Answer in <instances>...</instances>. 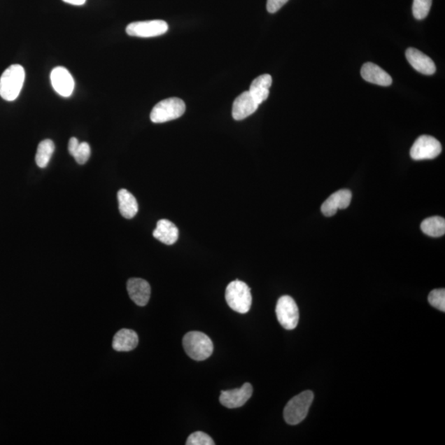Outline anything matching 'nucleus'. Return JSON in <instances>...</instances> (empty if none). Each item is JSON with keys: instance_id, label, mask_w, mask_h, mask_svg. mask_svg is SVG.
Returning <instances> with one entry per match:
<instances>
[{"instance_id": "1", "label": "nucleus", "mask_w": 445, "mask_h": 445, "mask_svg": "<svg viewBox=\"0 0 445 445\" xmlns=\"http://www.w3.org/2000/svg\"><path fill=\"white\" fill-rule=\"evenodd\" d=\"M24 80V69L20 64H13L0 78V96L8 101L16 100L20 94Z\"/></svg>"}, {"instance_id": "2", "label": "nucleus", "mask_w": 445, "mask_h": 445, "mask_svg": "<svg viewBox=\"0 0 445 445\" xmlns=\"http://www.w3.org/2000/svg\"><path fill=\"white\" fill-rule=\"evenodd\" d=\"M183 345L185 353L197 361L208 359L214 351L211 338L201 332H190L185 334Z\"/></svg>"}, {"instance_id": "3", "label": "nucleus", "mask_w": 445, "mask_h": 445, "mask_svg": "<svg viewBox=\"0 0 445 445\" xmlns=\"http://www.w3.org/2000/svg\"><path fill=\"white\" fill-rule=\"evenodd\" d=\"M227 304L234 311L247 313L252 305L251 290L243 281L236 280L229 283L225 291Z\"/></svg>"}, {"instance_id": "4", "label": "nucleus", "mask_w": 445, "mask_h": 445, "mask_svg": "<svg viewBox=\"0 0 445 445\" xmlns=\"http://www.w3.org/2000/svg\"><path fill=\"white\" fill-rule=\"evenodd\" d=\"M313 398L314 394L312 391H304L292 398L287 403L284 410V418L286 423L295 425L302 423L308 416Z\"/></svg>"}, {"instance_id": "5", "label": "nucleus", "mask_w": 445, "mask_h": 445, "mask_svg": "<svg viewBox=\"0 0 445 445\" xmlns=\"http://www.w3.org/2000/svg\"><path fill=\"white\" fill-rule=\"evenodd\" d=\"M185 105L182 99L178 97L160 101L150 113V119L154 123H164L178 119L185 113Z\"/></svg>"}, {"instance_id": "6", "label": "nucleus", "mask_w": 445, "mask_h": 445, "mask_svg": "<svg viewBox=\"0 0 445 445\" xmlns=\"http://www.w3.org/2000/svg\"><path fill=\"white\" fill-rule=\"evenodd\" d=\"M276 313L278 321L286 330H294L299 320V308L292 297L284 295L277 301Z\"/></svg>"}, {"instance_id": "7", "label": "nucleus", "mask_w": 445, "mask_h": 445, "mask_svg": "<svg viewBox=\"0 0 445 445\" xmlns=\"http://www.w3.org/2000/svg\"><path fill=\"white\" fill-rule=\"evenodd\" d=\"M442 151V143L437 139L430 136H421L414 143L410 155L412 160H433Z\"/></svg>"}, {"instance_id": "8", "label": "nucleus", "mask_w": 445, "mask_h": 445, "mask_svg": "<svg viewBox=\"0 0 445 445\" xmlns=\"http://www.w3.org/2000/svg\"><path fill=\"white\" fill-rule=\"evenodd\" d=\"M169 30V25L163 20L134 22L127 27L129 36L137 37H154L164 35Z\"/></svg>"}, {"instance_id": "9", "label": "nucleus", "mask_w": 445, "mask_h": 445, "mask_svg": "<svg viewBox=\"0 0 445 445\" xmlns=\"http://www.w3.org/2000/svg\"><path fill=\"white\" fill-rule=\"evenodd\" d=\"M253 386L246 383L242 387L233 390L222 391L220 397L221 404L230 409L243 407L253 395Z\"/></svg>"}, {"instance_id": "10", "label": "nucleus", "mask_w": 445, "mask_h": 445, "mask_svg": "<svg viewBox=\"0 0 445 445\" xmlns=\"http://www.w3.org/2000/svg\"><path fill=\"white\" fill-rule=\"evenodd\" d=\"M50 81L55 92L64 97H71L74 90V80L71 73L64 67L53 69L50 73Z\"/></svg>"}, {"instance_id": "11", "label": "nucleus", "mask_w": 445, "mask_h": 445, "mask_svg": "<svg viewBox=\"0 0 445 445\" xmlns=\"http://www.w3.org/2000/svg\"><path fill=\"white\" fill-rule=\"evenodd\" d=\"M352 194L349 190L342 189L331 195L323 202L321 211L324 216L331 217L336 214L339 209H346L350 206Z\"/></svg>"}, {"instance_id": "12", "label": "nucleus", "mask_w": 445, "mask_h": 445, "mask_svg": "<svg viewBox=\"0 0 445 445\" xmlns=\"http://www.w3.org/2000/svg\"><path fill=\"white\" fill-rule=\"evenodd\" d=\"M127 291L134 304L146 306L150 299L151 288L148 282L141 278H132L127 282Z\"/></svg>"}, {"instance_id": "13", "label": "nucleus", "mask_w": 445, "mask_h": 445, "mask_svg": "<svg viewBox=\"0 0 445 445\" xmlns=\"http://www.w3.org/2000/svg\"><path fill=\"white\" fill-rule=\"evenodd\" d=\"M406 57L408 62L414 67L416 71L425 74V76H432L437 71V67L432 59L428 55L420 52L416 48L407 50Z\"/></svg>"}, {"instance_id": "14", "label": "nucleus", "mask_w": 445, "mask_h": 445, "mask_svg": "<svg viewBox=\"0 0 445 445\" xmlns=\"http://www.w3.org/2000/svg\"><path fill=\"white\" fill-rule=\"evenodd\" d=\"M259 104L254 100L249 91L243 92L235 99L232 115L236 120H242L256 111Z\"/></svg>"}, {"instance_id": "15", "label": "nucleus", "mask_w": 445, "mask_h": 445, "mask_svg": "<svg viewBox=\"0 0 445 445\" xmlns=\"http://www.w3.org/2000/svg\"><path fill=\"white\" fill-rule=\"evenodd\" d=\"M360 73L361 76L365 81L374 83V85L384 87L392 85V77L386 71H383L382 68L374 63H365L361 68Z\"/></svg>"}, {"instance_id": "16", "label": "nucleus", "mask_w": 445, "mask_h": 445, "mask_svg": "<svg viewBox=\"0 0 445 445\" xmlns=\"http://www.w3.org/2000/svg\"><path fill=\"white\" fill-rule=\"evenodd\" d=\"M154 237L167 245H173L178 239L179 232L177 226L168 220H160L157 222L156 229L153 233Z\"/></svg>"}, {"instance_id": "17", "label": "nucleus", "mask_w": 445, "mask_h": 445, "mask_svg": "<svg viewBox=\"0 0 445 445\" xmlns=\"http://www.w3.org/2000/svg\"><path fill=\"white\" fill-rule=\"evenodd\" d=\"M139 343L137 333L131 329H122L113 338V347L117 351H131L136 349Z\"/></svg>"}, {"instance_id": "18", "label": "nucleus", "mask_w": 445, "mask_h": 445, "mask_svg": "<svg viewBox=\"0 0 445 445\" xmlns=\"http://www.w3.org/2000/svg\"><path fill=\"white\" fill-rule=\"evenodd\" d=\"M271 85L272 78L270 74H262L253 81L249 92L259 105L268 99Z\"/></svg>"}, {"instance_id": "19", "label": "nucleus", "mask_w": 445, "mask_h": 445, "mask_svg": "<svg viewBox=\"0 0 445 445\" xmlns=\"http://www.w3.org/2000/svg\"><path fill=\"white\" fill-rule=\"evenodd\" d=\"M119 211L126 219H132L136 216L139 206L136 197L126 189H120L118 194Z\"/></svg>"}, {"instance_id": "20", "label": "nucleus", "mask_w": 445, "mask_h": 445, "mask_svg": "<svg viewBox=\"0 0 445 445\" xmlns=\"http://www.w3.org/2000/svg\"><path fill=\"white\" fill-rule=\"evenodd\" d=\"M421 229L430 237H442L445 234V220L439 216L428 218L421 222Z\"/></svg>"}, {"instance_id": "21", "label": "nucleus", "mask_w": 445, "mask_h": 445, "mask_svg": "<svg viewBox=\"0 0 445 445\" xmlns=\"http://www.w3.org/2000/svg\"><path fill=\"white\" fill-rule=\"evenodd\" d=\"M55 143L52 140H45L39 143L36 155V163L41 169L46 168L54 154Z\"/></svg>"}, {"instance_id": "22", "label": "nucleus", "mask_w": 445, "mask_h": 445, "mask_svg": "<svg viewBox=\"0 0 445 445\" xmlns=\"http://www.w3.org/2000/svg\"><path fill=\"white\" fill-rule=\"evenodd\" d=\"M432 0H414L412 13L417 20H423L429 15Z\"/></svg>"}, {"instance_id": "23", "label": "nucleus", "mask_w": 445, "mask_h": 445, "mask_svg": "<svg viewBox=\"0 0 445 445\" xmlns=\"http://www.w3.org/2000/svg\"><path fill=\"white\" fill-rule=\"evenodd\" d=\"M428 301L434 308L445 312V290L437 289L430 292Z\"/></svg>"}, {"instance_id": "24", "label": "nucleus", "mask_w": 445, "mask_h": 445, "mask_svg": "<svg viewBox=\"0 0 445 445\" xmlns=\"http://www.w3.org/2000/svg\"><path fill=\"white\" fill-rule=\"evenodd\" d=\"M187 445H214V440L206 433L202 432V431H197L190 435L188 437L187 442H185Z\"/></svg>"}, {"instance_id": "25", "label": "nucleus", "mask_w": 445, "mask_h": 445, "mask_svg": "<svg viewBox=\"0 0 445 445\" xmlns=\"http://www.w3.org/2000/svg\"><path fill=\"white\" fill-rule=\"evenodd\" d=\"M91 155V148L89 143L86 142L80 143L73 157L76 160L78 164L83 165L87 163L90 160Z\"/></svg>"}, {"instance_id": "26", "label": "nucleus", "mask_w": 445, "mask_h": 445, "mask_svg": "<svg viewBox=\"0 0 445 445\" xmlns=\"http://www.w3.org/2000/svg\"><path fill=\"white\" fill-rule=\"evenodd\" d=\"M289 0H267V9L269 13H275L288 2Z\"/></svg>"}, {"instance_id": "27", "label": "nucleus", "mask_w": 445, "mask_h": 445, "mask_svg": "<svg viewBox=\"0 0 445 445\" xmlns=\"http://www.w3.org/2000/svg\"><path fill=\"white\" fill-rule=\"evenodd\" d=\"M78 146H80V142H78V139L76 137L71 138V140H69V146H68L69 154H71L73 156L74 154V152L76 151Z\"/></svg>"}, {"instance_id": "28", "label": "nucleus", "mask_w": 445, "mask_h": 445, "mask_svg": "<svg viewBox=\"0 0 445 445\" xmlns=\"http://www.w3.org/2000/svg\"><path fill=\"white\" fill-rule=\"evenodd\" d=\"M63 1L72 6H80L85 3L86 0H63Z\"/></svg>"}]
</instances>
